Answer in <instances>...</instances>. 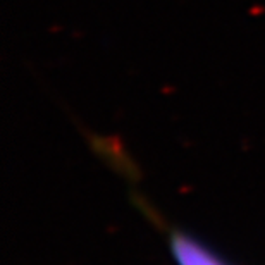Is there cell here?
Masks as SVG:
<instances>
[{"instance_id": "obj_1", "label": "cell", "mask_w": 265, "mask_h": 265, "mask_svg": "<svg viewBox=\"0 0 265 265\" xmlns=\"http://www.w3.org/2000/svg\"><path fill=\"white\" fill-rule=\"evenodd\" d=\"M172 253L179 265H226L205 246L186 236H174Z\"/></svg>"}]
</instances>
